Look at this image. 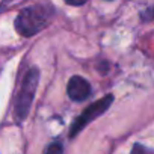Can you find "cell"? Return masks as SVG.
Masks as SVG:
<instances>
[{
	"label": "cell",
	"instance_id": "cell-4",
	"mask_svg": "<svg viewBox=\"0 0 154 154\" xmlns=\"http://www.w3.org/2000/svg\"><path fill=\"white\" fill-rule=\"evenodd\" d=\"M66 92H68L71 100H74V101H83L91 94V85L88 83V80L83 79V77L74 75V77H71L69 82H68Z\"/></svg>",
	"mask_w": 154,
	"mask_h": 154
},
{
	"label": "cell",
	"instance_id": "cell-5",
	"mask_svg": "<svg viewBox=\"0 0 154 154\" xmlns=\"http://www.w3.org/2000/svg\"><path fill=\"white\" fill-rule=\"evenodd\" d=\"M62 149H63V148H62V145H60V143H57V142H54V143H53V145H50L45 151H47V152H62Z\"/></svg>",
	"mask_w": 154,
	"mask_h": 154
},
{
	"label": "cell",
	"instance_id": "cell-6",
	"mask_svg": "<svg viewBox=\"0 0 154 154\" xmlns=\"http://www.w3.org/2000/svg\"><path fill=\"white\" fill-rule=\"evenodd\" d=\"M65 2H66L68 5H72V6H80V5H83L85 2H88V0H65Z\"/></svg>",
	"mask_w": 154,
	"mask_h": 154
},
{
	"label": "cell",
	"instance_id": "cell-1",
	"mask_svg": "<svg viewBox=\"0 0 154 154\" xmlns=\"http://www.w3.org/2000/svg\"><path fill=\"white\" fill-rule=\"evenodd\" d=\"M50 8L30 6L23 9L15 18V30L21 36H32L48 24Z\"/></svg>",
	"mask_w": 154,
	"mask_h": 154
},
{
	"label": "cell",
	"instance_id": "cell-2",
	"mask_svg": "<svg viewBox=\"0 0 154 154\" xmlns=\"http://www.w3.org/2000/svg\"><path fill=\"white\" fill-rule=\"evenodd\" d=\"M38 80H39L38 68H30L27 71L26 77H24V80H23L21 89H20L17 101H15V116L20 121H23L30 110L33 95H35V91H36V86H38Z\"/></svg>",
	"mask_w": 154,
	"mask_h": 154
},
{
	"label": "cell",
	"instance_id": "cell-3",
	"mask_svg": "<svg viewBox=\"0 0 154 154\" xmlns=\"http://www.w3.org/2000/svg\"><path fill=\"white\" fill-rule=\"evenodd\" d=\"M112 101H113V97H112V95H106V97H103L101 100H98V101L92 103L91 106H88V109H85V112H82L80 116L75 119V122L71 125V128H69V136H71V137L75 136L80 130H83L85 125H88V124H89L91 121H94L97 116H100L101 113H104V112L110 107Z\"/></svg>",
	"mask_w": 154,
	"mask_h": 154
}]
</instances>
